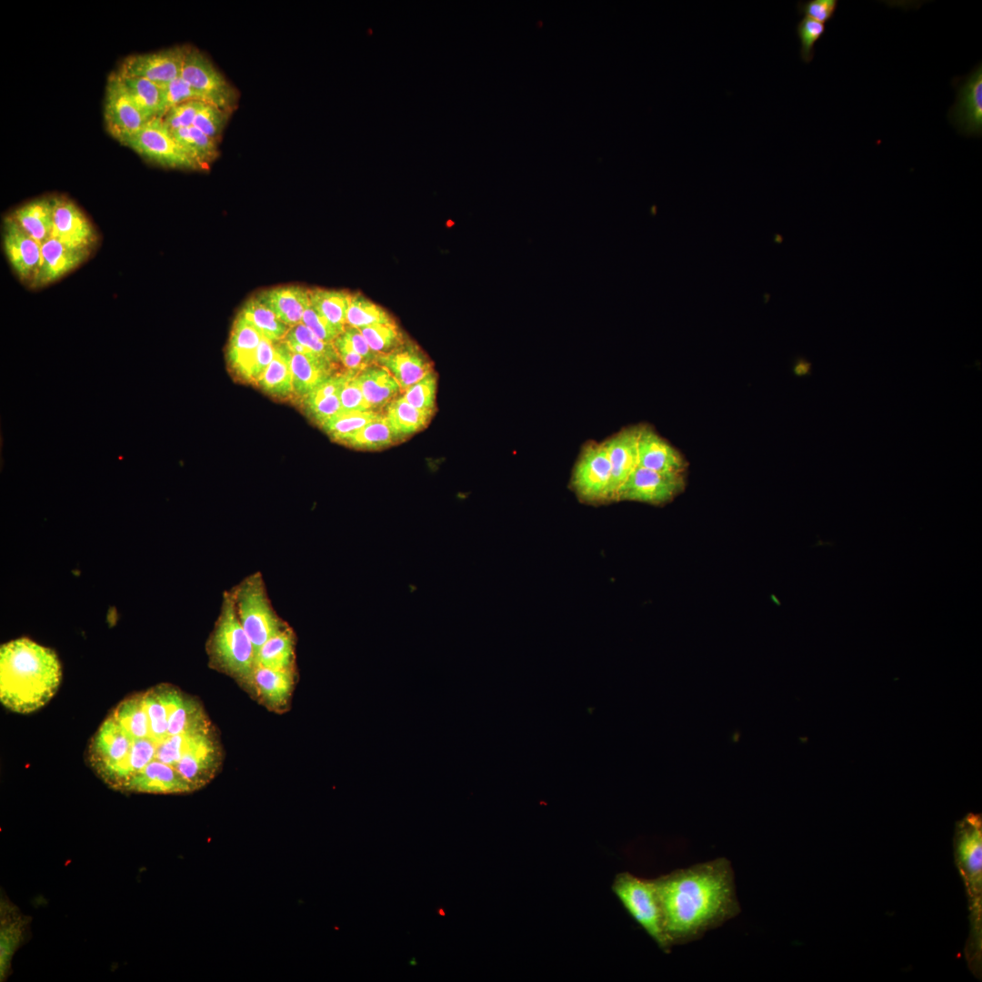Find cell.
I'll return each mask as SVG.
<instances>
[{
  "label": "cell",
  "mask_w": 982,
  "mask_h": 982,
  "mask_svg": "<svg viewBox=\"0 0 982 982\" xmlns=\"http://www.w3.org/2000/svg\"><path fill=\"white\" fill-rule=\"evenodd\" d=\"M352 294L346 290L310 289V306L335 326L344 331Z\"/></svg>",
  "instance_id": "cell-33"
},
{
  "label": "cell",
  "mask_w": 982,
  "mask_h": 982,
  "mask_svg": "<svg viewBox=\"0 0 982 982\" xmlns=\"http://www.w3.org/2000/svg\"><path fill=\"white\" fill-rule=\"evenodd\" d=\"M796 31L800 42V57L803 62L810 63L815 55V45L824 35L826 25L813 19L803 17L797 22Z\"/></svg>",
  "instance_id": "cell-43"
},
{
  "label": "cell",
  "mask_w": 982,
  "mask_h": 982,
  "mask_svg": "<svg viewBox=\"0 0 982 982\" xmlns=\"http://www.w3.org/2000/svg\"><path fill=\"white\" fill-rule=\"evenodd\" d=\"M981 820L970 814L962 819L956 831L955 851L957 866L964 879L970 900L972 941L970 953L977 954L980 947L981 913Z\"/></svg>",
  "instance_id": "cell-7"
},
{
  "label": "cell",
  "mask_w": 982,
  "mask_h": 982,
  "mask_svg": "<svg viewBox=\"0 0 982 982\" xmlns=\"http://www.w3.org/2000/svg\"><path fill=\"white\" fill-rule=\"evenodd\" d=\"M251 684L268 706L281 709L286 706L292 693L294 670H276L256 666Z\"/></svg>",
  "instance_id": "cell-27"
},
{
  "label": "cell",
  "mask_w": 982,
  "mask_h": 982,
  "mask_svg": "<svg viewBox=\"0 0 982 982\" xmlns=\"http://www.w3.org/2000/svg\"><path fill=\"white\" fill-rule=\"evenodd\" d=\"M409 965H412V966H416V958H415V957H413V958L411 959V961L409 962Z\"/></svg>",
  "instance_id": "cell-51"
},
{
  "label": "cell",
  "mask_w": 982,
  "mask_h": 982,
  "mask_svg": "<svg viewBox=\"0 0 982 982\" xmlns=\"http://www.w3.org/2000/svg\"><path fill=\"white\" fill-rule=\"evenodd\" d=\"M837 7V0H808L799 1L797 4L798 14L822 24L829 22L834 17Z\"/></svg>",
  "instance_id": "cell-47"
},
{
  "label": "cell",
  "mask_w": 982,
  "mask_h": 982,
  "mask_svg": "<svg viewBox=\"0 0 982 982\" xmlns=\"http://www.w3.org/2000/svg\"><path fill=\"white\" fill-rule=\"evenodd\" d=\"M185 693L170 684L134 692L107 713L90 737L86 765L108 787L125 794L194 792L181 770L214 734L189 729L175 716Z\"/></svg>",
  "instance_id": "cell-1"
},
{
  "label": "cell",
  "mask_w": 982,
  "mask_h": 982,
  "mask_svg": "<svg viewBox=\"0 0 982 982\" xmlns=\"http://www.w3.org/2000/svg\"><path fill=\"white\" fill-rule=\"evenodd\" d=\"M356 379L369 409L376 412H381L402 390L392 374L376 363L358 372Z\"/></svg>",
  "instance_id": "cell-24"
},
{
  "label": "cell",
  "mask_w": 982,
  "mask_h": 982,
  "mask_svg": "<svg viewBox=\"0 0 982 982\" xmlns=\"http://www.w3.org/2000/svg\"><path fill=\"white\" fill-rule=\"evenodd\" d=\"M438 913H439V915H441V916H443V917L445 916V911H444V909H443V908H439V909H438Z\"/></svg>",
  "instance_id": "cell-53"
},
{
  "label": "cell",
  "mask_w": 982,
  "mask_h": 982,
  "mask_svg": "<svg viewBox=\"0 0 982 982\" xmlns=\"http://www.w3.org/2000/svg\"><path fill=\"white\" fill-rule=\"evenodd\" d=\"M301 323L325 342L333 343L344 331L320 315L311 306L305 311Z\"/></svg>",
  "instance_id": "cell-46"
},
{
  "label": "cell",
  "mask_w": 982,
  "mask_h": 982,
  "mask_svg": "<svg viewBox=\"0 0 982 982\" xmlns=\"http://www.w3.org/2000/svg\"><path fill=\"white\" fill-rule=\"evenodd\" d=\"M956 102L948 111V119L965 136L982 135V64L967 75L955 77Z\"/></svg>",
  "instance_id": "cell-12"
},
{
  "label": "cell",
  "mask_w": 982,
  "mask_h": 982,
  "mask_svg": "<svg viewBox=\"0 0 982 982\" xmlns=\"http://www.w3.org/2000/svg\"><path fill=\"white\" fill-rule=\"evenodd\" d=\"M379 413L372 410L341 413L319 426L333 441L343 444Z\"/></svg>",
  "instance_id": "cell-37"
},
{
  "label": "cell",
  "mask_w": 982,
  "mask_h": 982,
  "mask_svg": "<svg viewBox=\"0 0 982 982\" xmlns=\"http://www.w3.org/2000/svg\"><path fill=\"white\" fill-rule=\"evenodd\" d=\"M230 593L238 618L256 654L267 639L287 625L274 610L260 573L248 576Z\"/></svg>",
  "instance_id": "cell-6"
},
{
  "label": "cell",
  "mask_w": 982,
  "mask_h": 982,
  "mask_svg": "<svg viewBox=\"0 0 982 982\" xmlns=\"http://www.w3.org/2000/svg\"><path fill=\"white\" fill-rule=\"evenodd\" d=\"M392 322H394L393 318L383 307L362 294H352L346 312V326L360 329L376 324Z\"/></svg>",
  "instance_id": "cell-36"
},
{
  "label": "cell",
  "mask_w": 982,
  "mask_h": 982,
  "mask_svg": "<svg viewBox=\"0 0 982 982\" xmlns=\"http://www.w3.org/2000/svg\"><path fill=\"white\" fill-rule=\"evenodd\" d=\"M53 197L34 199L19 206L10 216L40 245L52 235Z\"/></svg>",
  "instance_id": "cell-28"
},
{
  "label": "cell",
  "mask_w": 982,
  "mask_h": 982,
  "mask_svg": "<svg viewBox=\"0 0 982 982\" xmlns=\"http://www.w3.org/2000/svg\"><path fill=\"white\" fill-rule=\"evenodd\" d=\"M436 377L434 372L406 388L402 396L416 408L433 414L435 410Z\"/></svg>",
  "instance_id": "cell-40"
},
{
  "label": "cell",
  "mask_w": 982,
  "mask_h": 982,
  "mask_svg": "<svg viewBox=\"0 0 982 982\" xmlns=\"http://www.w3.org/2000/svg\"><path fill=\"white\" fill-rule=\"evenodd\" d=\"M188 45H175L155 52L126 56L115 71L121 75L145 78L164 86L181 72Z\"/></svg>",
  "instance_id": "cell-14"
},
{
  "label": "cell",
  "mask_w": 982,
  "mask_h": 982,
  "mask_svg": "<svg viewBox=\"0 0 982 982\" xmlns=\"http://www.w3.org/2000/svg\"><path fill=\"white\" fill-rule=\"evenodd\" d=\"M638 466L662 473L685 474L687 462L685 456L653 427L640 425Z\"/></svg>",
  "instance_id": "cell-18"
},
{
  "label": "cell",
  "mask_w": 982,
  "mask_h": 982,
  "mask_svg": "<svg viewBox=\"0 0 982 982\" xmlns=\"http://www.w3.org/2000/svg\"><path fill=\"white\" fill-rule=\"evenodd\" d=\"M53 198L51 236L73 248L91 251L96 234L89 219L72 200L64 196Z\"/></svg>",
  "instance_id": "cell-16"
},
{
  "label": "cell",
  "mask_w": 982,
  "mask_h": 982,
  "mask_svg": "<svg viewBox=\"0 0 982 982\" xmlns=\"http://www.w3.org/2000/svg\"><path fill=\"white\" fill-rule=\"evenodd\" d=\"M62 669L56 654L27 637L0 647V701L15 713L29 714L57 692Z\"/></svg>",
  "instance_id": "cell-3"
},
{
  "label": "cell",
  "mask_w": 982,
  "mask_h": 982,
  "mask_svg": "<svg viewBox=\"0 0 982 982\" xmlns=\"http://www.w3.org/2000/svg\"><path fill=\"white\" fill-rule=\"evenodd\" d=\"M284 339L294 340L311 353L332 363H340L334 344L323 341L302 323L290 327Z\"/></svg>",
  "instance_id": "cell-39"
},
{
  "label": "cell",
  "mask_w": 982,
  "mask_h": 982,
  "mask_svg": "<svg viewBox=\"0 0 982 982\" xmlns=\"http://www.w3.org/2000/svg\"><path fill=\"white\" fill-rule=\"evenodd\" d=\"M685 486L684 474L662 473L637 466L622 486L617 501L664 505L678 496Z\"/></svg>",
  "instance_id": "cell-13"
},
{
  "label": "cell",
  "mask_w": 982,
  "mask_h": 982,
  "mask_svg": "<svg viewBox=\"0 0 982 982\" xmlns=\"http://www.w3.org/2000/svg\"><path fill=\"white\" fill-rule=\"evenodd\" d=\"M125 145L144 159L163 167L201 170L179 145L161 117L146 122Z\"/></svg>",
  "instance_id": "cell-10"
},
{
  "label": "cell",
  "mask_w": 982,
  "mask_h": 982,
  "mask_svg": "<svg viewBox=\"0 0 982 982\" xmlns=\"http://www.w3.org/2000/svg\"><path fill=\"white\" fill-rule=\"evenodd\" d=\"M295 636L288 626L267 639L256 654V666L294 670Z\"/></svg>",
  "instance_id": "cell-29"
},
{
  "label": "cell",
  "mask_w": 982,
  "mask_h": 982,
  "mask_svg": "<svg viewBox=\"0 0 982 982\" xmlns=\"http://www.w3.org/2000/svg\"><path fill=\"white\" fill-rule=\"evenodd\" d=\"M275 344V342L264 336L262 337L256 351V360L251 373V384H256L257 379L272 362L276 353Z\"/></svg>",
  "instance_id": "cell-49"
},
{
  "label": "cell",
  "mask_w": 982,
  "mask_h": 982,
  "mask_svg": "<svg viewBox=\"0 0 982 982\" xmlns=\"http://www.w3.org/2000/svg\"><path fill=\"white\" fill-rule=\"evenodd\" d=\"M117 75L123 82L129 96L146 121L158 117L161 102V86L145 78Z\"/></svg>",
  "instance_id": "cell-35"
},
{
  "label": "cell",
  "mask_w": 982,
  "mask_h": 982,
  "mask_svg": "<svg viewBox=\"0 0 982 982\" xmlns=\"http://www.w3.org/2000/svg\"><path fill=\"white\" fill-rule=\"evenodd\" d=\"M91 251L73 248L51 236L41 245V266L31 286L49 285L81 265Z\"/></svg>",
  "instance_id": "cell-21"
},
{
  "label": "cell",
  "mask_w": 982,
  "mask_h": 982,
  "mask_svg": "<svg viewBox=\"0 0 982 982\" xmlns=\"http://www.w3.org/2000/svg\"><path fill=\"white\" fill-rule=\"evenodd\" d=\"M206 651L212 666L241 682L251 684L256 651L238 618L230 591L224 595L221 611L207 641Z\"/></svg>",
  "instance_id": "cell-4"
},
{
  "label": "cell",
  "mask_w": 982,
  "mask_h": 982,
  "mask_svg": "<svg viewBox=\"0 0 982 982\" xmlns=\"http://www.w3.org/2000/svg\"><path fill=\"white\" fill-rule=\"evenodd\" d=\"M191 100L204 101L203 97L181 76L161 86V102L158 117L172 107Z\"/></svg>",
  "instance_id": "cell-41"
},
{
  "label": "cell",
  "mask_w": 982,
  "mask_h": 982,
  "mask_svg": "<svg viewBox=\"0 0 982 982\" xmlns=\"http://www.w3.org/2000/svg\"><path fill=\"white\" fill-rule=\"evenodd\" d=\"M230 112L209 103H204L198 111L193 126L217 140L228 120Z\"/></svg>",
  "instance_id": "cell-42"
},
{
  "label": "cell",
  "mask_w": 982,
  "mask_h": 982,
  "mask_svg": "<svg viewBox=\"0 0 982 982\" xmlns=\"http://www.w3.org/2000/svg\"><path fill=\"white\" fill-rule=\"evenodd\" d=\"M385 416L395 432L403 437L425 427L432 414L416 408L403 396H398L386 406Z\"/></svg>",
  "instance_id": "cell-34"
},
{
  "label": "cell",
  "mask_w": 982,
  "mask_h": 982,
  "mask_svg": "<svg viewBox=\"0 0 982 982\" xmlns=\"http://www.w3.org/2000/svg\"><path fill=\"white\" fill-rule=\"evenodd\" d=\"M30 919L7 897L0 902V981L11 974L13 957L25 940Z\"/></svg>",
  "instance_id": "cell-22"
},
{
  "label": "cell",
  "mask_w": 982,
  "mask_h": 982,
  "mask_svg": "<svg viewBox=\"0 0 982 982\" xmlns=\"http://www.w3.org/2000/svg\"><path fill=\"white\" fill-rule=\"evenodd\" d=\"M338 365L316 355L291 352L293 390L296 399H301L315 387L338 372Z\"/></svg>",
  "instance_id": "cell-25"
},
{
  "label": "cell",
  "mask_w": 982,
  "mask_h": 982,
  "mask_svg": "<svg viewBox=\"0 0 982 982\" xmlns=\"http://www.w3.org/2000/svg\"><path fill=\"white\" fill-rule=\"evenodd\" d=\"M343 335L349 342L352 348L360 355L368 365L376 363L378 355L370 348L358 328L346 326Z\"/></svg>",
  "instance_id": "cell-50"
},
{
  "label": "cell",
  "mask_w": 982,
  "mask_h": 982,
  "mask_svg": "<svg viewBox=\"0 0 982 982\" xmlns=\"http://www.w3.org/2000/svg\"><path fill=\"white\" fill-rule=\"evenodd\" d=\"M357 373L349 370L346 372V378L339 392L342 413L370 410L357 382Z\"/></svg>",
  "instance_id": "cell-44"
},
{
  "label": "cell",
  "mask_w": 982,
  "mask_h": 982,
  "mask_svg": "<svg viewBox=\"0 0 982 982\" xmlns=\"http://www.w3.org/2000/svg\"><path fill=\"white\" fill-rule=\"evenodd\" d=\"M204 103L205 102L191 100L179 104L169 109L161 118L171 131L193 126Z\"/></svg>",
  "instance_id": "cell-45"
},
{
  "label": "cell",
  "mask_w": 982,
  "mask_h": 982,
  "mask_svg": "<svg viewBox=\"0 0 982 982\" xmlns=\"http://www.w3.org/2000/svg\"><path fill=\"white\" fill-rule=\"evenodd\" d=\"M611 465L603 442H586L571 475L570 485L576 496L587 504L611 502Z\"/></svg>",
  "instance_id": "cell-8"
},
{
  "label": "cell",
  "mask_w": 982,
  "mask_h": 982,
  "mask_svg": "<svg viewBox=\"0 0 982 982\" xmlns=\"http://www.w3.org/2000/svg\"><path fill=\"white\" fill-rule=\"evenodd\" d=\"M262 335L239 313L234 321L226 360L232 373L240 380L251 383V373Z\"/></svg>",
  "instance_id": "cell-19"
},
{
  "label": "cell",
  "mask_w": 982,
  "mask_h": 982,
  "mask_svg": "<svg viewBox=\"0 0 982 982\" xmlns=\"http://www.w3.org/2000/svg\"><path fill=\"white\" fill-rule=\"evenodd\" d=\"M612 890L624 908L665 953L673 947L664 927L662 909L654 879L618 874Z\"/></svg>",
  "instance_id": "cell-5"
},
{
  "label": "cell",
  "mask_w": 982,
  "mask_h": 982,
  "mask_svg": "<svg viewBox=\"0 0 982 982\" xmlns=\"http://www.w3.org/2000/svg\"><path fill=\"white\" fill-rule=\"evenodd\" d=\"M257 296L289 327L301 323L310 306V289L300 286L273 287Z\"/></svg>",
  "instance_id": "cell-23"
},
{
  "label": "cell",
  "mask_w": 982,
  "mask_h": 982,
  "mask_svg": "<svg viewBox=\"0 0 982 982\" xmlns=\"http://www.w3.org/2000/svg\"><path fill=\"white\" fill-rule=\"evenodd\" d=\"M776 236H777V238H776L777 242H778V243L782 242V236L781 235H776Z\"/></svg>",
  "instance_id": "cell-52"
},
{
  "label": "cell",
  "mask_w": 982,
  "mask_h": 982,
  "mask_svg": "<svg viewBox=\"0 0 982 982\" xmlns=\"http://www.w3.org/2000/svg\"><path fill=\"white\" fill-rule=\"evenodd\" d=\"M376 364L392 374L403 391L433 372L431 362L421 349L405 340L394 350L379 355Z\"/></svg>",
  "instance_id": "cell-20"
},
{
  "label": "cell",
  "mask_w": 982,
  "mask_h": 982,
  "mask_svg": "<svg viewBox=\"0 0 982 982\" xmlns=\"http://www.w3.org/2000/svg\"><path fill=\"white\" fill-rule=\"evenodd\" d=\"M239 314L253 325L262 336L275 343L282 341L290 328L257 296L249 298Z\"/></svg>",
  "instance_id": "cell-30"
},
{
  "label": "cell",
  "mask_w": 982,
  "mask_h": 982,
  "mask_svg": "<svg viewBox=\"0 0 982 982\" xmlns=\"http://www.w3.org/2000/svg\"><path fill=\"white\" fill-rule=\"evenodd\" d=\"M3 248L18 278L33 285L41 266V245L26 234L10 216L3 224Z\"/></svg>",
  "instance_id": "cell-15"
},
{
  "label": "cell",
  "mask_w": 982,
  "mask_h": 982,
  "mask_svg": "<svg viewBox=\"0 0 982 982\" xmlns=\"http://www.w3.org/2000/svg\"><path fill=\"white\" fill-rule=\"evenodd\" d=\"M400 438L388 423L385 413L380 412L343 444L356 449L376 450L389 446Z\"/></svg>",
  "instance_id": "cell-32"
},
{
  "label": "cell",
  "mask_w": 982,
  "mask_h": 982,
  "mask_svg": "<svg viewBox=\"0 0 982 982\" xmlns=\"http://www.w3.org/2000/svg\"><path fill=\"white\" fill-rule=\"evenodd\" d=\"M181 77L205 103L231 113L238 100L236 89L226 80L208 56L195 46L188 45Z\"/></svg>",
  "instance_id": "cell-9"
},
{
  "label": "cell",
  "mask_w": 982,
  "mask_h": 982,
  "mask_svg": "<svg viewBox=\"0 0 982 982\" xmlns=\"http://www.w3.org/2000/svg\"><path fill=\"white\" fill-rule=\"evenodd\" d=\"M186 155L200 167L205 169L218 155L217 140L206 135L195 126L171 131Z\"/></svg>",
  "instance_id": "cell-31"
},
{
  "label": "cell",
  "mask_w": 982,
  "mask_h": 982,
  "mask_svg": "<svg viewBox=\"0 0 982 982\" xmlns=\"http://www.w3.org/2000/svg\"><path fill=\"white\" fill-rule=\"evenodd\" d=\"M359 330L370 348L378 356L394 350L404 342L402 334L395 322L376 324Z\"/></svg>",
  "instance_id": "cell-38"
},
{
  "label": "cell",
  "mask_w": 982,
  "mask_h": 982,
  "mask_svg": "<svg viewBox=\"0 0 982 982\" xmlns=\"http://www.w3.org/2000/svg\"><path fill=\"white\" fill-rule=\"evenodd\" d=\"M104 117L108 134L124 145L148 122L115 72L108 76L106 82Z\"/></svg>",
  "instance_id": "cell-11"
},
{
  "label": "cell",
  "mask_w": 982,
  "mask_h": 982,
  "mask_svg": "<svg viewBox=\"0 0 982 982\" xmlns=\"http://www.w3.org/2000/svg\"><path fill=\"white\" fill-rule=\"evenodd\" d=\"M333 344L338 355L340 363L345 366V369L360 372L370 366L352 348L343 333L334 340Z\"/></svg>",
  "instance_id": "cell-48"
},
{
  "label": "cell",
  "mask_w": 982,
  "mask_h": 982,
  "mask_svg": "<svg viewBox=\"0 0 982 982\" xmlns=\"http://www.w3.org/2000/svg\"><path fill=\"white\" fill-rule=\"evenodd\" d=\"M275 346L276 353L272 362L255 385L275 398H293L291 351L284 341L276 342Z\"/></svg>",
  "instance_id": "cell-26"
},
{
  "label": "cell",
  "mask_w": 982,
  "mask_h": 982,
  "mask_svg": "<svg viewBox=\"0 0 982 982\" xmlns=\"http://www.w3.org/2000/svg\"><path fill=\"white\" fill-rule=\"evenodd\" d=\"M654 882L673 947L698 940L741 911L734 870L726 857L676 869Z\"/></svg>",
  "instance_id": "cell-2"
},
{
  "label": "cell",
  "mask_w": 982,
  "mask_h": 982,
  "mask_svg": "<svg viewBox=\"0 0 982 982\" xmlns=\"http://www.w3.org/2000/svg\"><path fill=\"white\" fill-rule=\"evenodd\" d=\"M640 425L620 429L603 441L611 465V502L638 466V436Z\"/></svg>",
  "instance_id": "cell-17"
}]
</instances>
